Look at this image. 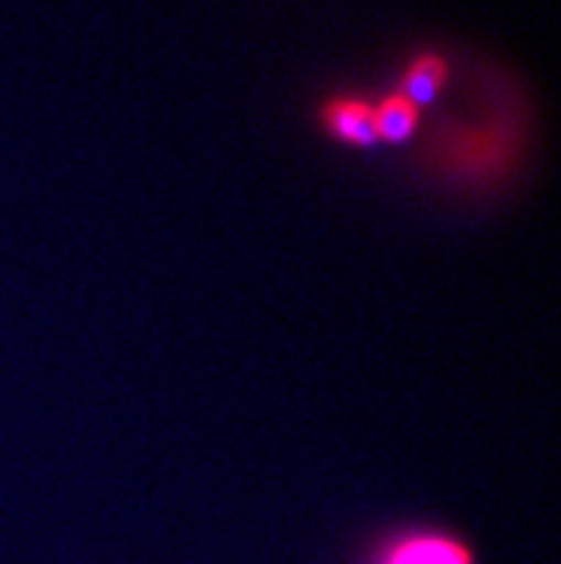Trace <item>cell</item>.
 <instances>
[{"label":"cell","instance_id":"1","mask_svg":"<svg viewBox=\"0 0 561 564\" xmlns=\"http://www.w3.org/2000/svg\"><path fill=\"white\" fill-rule=\"evenodd\" d=\"M370 564H476V558L467 544L447 533L416 530L384 544Z\"/></svg>","mask_w":561,"mask_h":564},{"label":"cell","instance_id":"2","mask_svg":"<svg viewBox=\"0 0 561 564\" xmlns=\"http://www.w3.org/2000/svg\"><path fill=\"white\" fill-rule=\"evenodd\" d=\"M321 123L338 143L347 147H373L378 143L376 129V104L356 98H333L321 112Z\"/></svg>","mask_w":561,"mask_h":564},{"label":"cell","instance_id":"3","mask_svg":"<svg viewBox=\"0 0 561 564\" xmlns=\"http://www.w3.org/2000/svg\"><path fill=\"white\" fill-rule=\"evenodd\" d=\"M447 78H450V69L447 64H444V57L427 52V55H419L410 66H407L404 84H401L398 93L407 95V98L421 109L424 104L435 100V95L444 89Z\"/></svg>","mask_w":561,"mask_h":564},{"label":"cell","instance_id":"4","mask_svg":"<svg viewBox=\"0 0 561 564\" xmlns=\"http://www.w3.org/2000/svg\"><path fill=\"white\" fill-rule=\"evenodd\" d=\"M378 143H401L419 129V107L407 95L392 93L376 104Z\"/></svg>","mask_w":561,"mask_h":564}]
</instances>
